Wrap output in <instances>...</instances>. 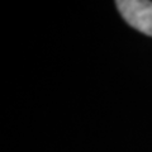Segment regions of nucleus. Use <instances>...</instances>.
<instances>
[{
	"label": "nucleus",
	"instance_id": "obj_1",
	"mask_svg": "<svg viewBox=\"0 0 152 152\" xmlns=\"http://www.w3.org/2000/svg\"><path fill=\"white\" fill-rule=\"evenodd\" d=\"M121 15L131 27L152 37V1L150 0H118Z\"/></svg>",
	"mask_w": 152,
	"mask_h": 152
}]
</instances>
